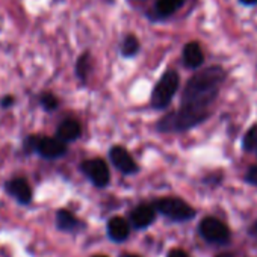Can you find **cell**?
<instances>
[{"instance_id":"cell-1","label":"cell","mask_w":257,"mask_h":257,"mask_svg":"<svg viewBox=\"0 0 257 257\" xmlns=\"http://www.w3.org/2000/svg\"><path fill=\"white\" fill-rule=\"evenodd\" d=\"M225 80V71L218 67H209L197 74H194L182 95V106H191V107H201L207 109L210 103L215 101V98L219 94V88L222 82Z\"/></svg>"},{"instance_id":"cell-2","label":"cell","mask_w":257,"mask_h":257,"mask_svg":"<svg viewBox=\"0 0 257 257\" xmlns=\"http://www.w3.org/2000/svg\"><path fill=\"white\" fill-rule=\"evenodd\" d=\"M207 116H209L207 109L182 106L180 109L167 113L165 116H162L158 121V131L162 134L186 132L189 128L204 122L207 119Z\"/></svg>"},{"instance_id":"cell-3","label":"cell","mask_w":257,"mask_h":257,"mask_svg":"<svg viewBox=\"0 0 257 257\" xmlns=\"http://www.w3.org/2000/svg\"><path fill=\"white\" fill-rule=\"evenodd\" d=\"M179 74L176 71H165L164 76L156 83L152 94V106L155 109H165L179 89Z\"/></svg>"},{"instance_id":"cell-4","label":"cell","mask_w":257,"mask_h":257,"mask_svg":"<svg viewBox=\"0 0 257 257\" xmlns=\"http://www.w3.org/2000/svg\"><path fill=\"white\" fill-rule=\"evenodd\" d=\"M25 147L28 150H35L44 159H58L67 153V146L59 138L47 137H29Z\"/></svg>"},{"instance_id":"cell-5","label":"cell","mask_w":257,"mask_h":257,"mask_svg":"<svg viewBox=\"0 0 257 257\" xmlns=\"http://www.w3.org/2000/svg\"><path fill=\"white\" fill-rule=\"evenodd\" d=\"M155 207L159 213L173 221H189L195 216V210L180 198H159L156 200Z\"/></svg>"},{"instance_id":"cell-6","label":"cell","mask_w":257,"mask_h":257,"mask_svg":"<svg viewBox=\"0 0 257 257\" xmlns=\"http://www.w3.org/2000/svg\"><path fill=\"white\" fill-rule=\"evenodd\" d=\"M200 233L201 236L210 243H227L230 240V230L228 227L219 221L218 218L207 216L200 222Z\"/></svg>"},{"instance_id":"cell-7","label":"cell","mask_w":257,"mask_h":257,"mask_svg":"<svg viewBox=\"0 0 257 257\" xmlns=\"http://www.w3.org/2000/svg\"><path fill=\"white\" fill-rule=\"evenodd\" d=\"M82 171L85 176L98 188H104L110 180V173L107 168V164L103 159H89L82 164Z\"/></svg>"},{"instance_id":"cell-8","label":"cell","mask_w":257,"mask_h":257,"mask_svg":"<svg viewBox=\"0 0 257 257\" xmlns=\"http://www.w3.org/2000/svg\"><path fill=\"white\" fill-rule=\"evenodd\" d=\"M109 158L110 162L113 164V167L116 170H119L122 174H134L138 171V165L134 161V158L131 156L124 147L121 146H115L109 150Z\"/></svg>"},{"instance_id":"cell-9","label":"cell","mask_w":257,"mask_h":257,"mask_svg":"<svg viewBox=\"0 0 257 257\" xmlns=\"http://www.w3.org/2000/svg\"><path fill=\"white\" fill-rule=\"evenodd\" d=\"M156 207L150 204H140L131 213V221L137 228H146L156 219Z\"/></svg>"},{"instance_id":"cell-10","label":"cell","mask_w":257,"mask_h":257,"mask_svg":"<svg viewBox=\"0 0 257 257\" xmlns=\"http://www.w3.org/2000/svg\"><path fill=\"white\" fill-rule=\"evenodd\" d=\"M7 189L17 201H20L23 204H28L32 198V191H31V186L26 179L19 177V179L10 180L7 185Z\"/></svg>"},{"instance_id":"cell-11","label":"cell","mask_w":257,"mask_h":257,"mask_svg":"<svg viewBox=\"0 0 257 257\" xmlns=\"http://www.w3.org/2000/svg\"><path fill=\"white\" fill-rule=\"evenodd\" d=\"M80 132H82L80 124L73 118H67L59 124L56 131V138H59L64 143H73L80 137Z\"/></svg>"},{"instance_id":"cell-12","label":"cell","mask_w":257,"mask_h":257,"mask_svg":"<svg viewBox=\"0 0 257 257\" xmlns=\"http://www.w3.org/2000/svg\"><path fill=\"white\" fill-rule=\"evenodd\" d=\"M131 233V227H128L127 221L122 219L121 216H113L107 222V234L112 240L115 242H122L128 237Z\"/></svg>"},{"instance_id":"cell-13","label":"cell","mask_w":257,"mask_h":257,"mask_svg":"<svg viewBox=\"0 0 257 257\" xmlns=\"http://www.w3.org/2000/svg\"><path fill=\"white\" fill-rule=\"evenodd\" d=\"M183 62L188 68H198L204 62V55L198 43H188L183 47Z\"/></svg>"},{"instance_id":"cell-14","label":"cell","mask_w":257,"mask_h":257,"mask_svg":"<svg viewBox=\"0 0 257 257\" xmlns=\"http://www.w3.org/2000/svg\"><path fill=\"white\" fill-rule=\"evenodd\" d=\"M56 224L64 231H73V230H76L80 225L79 221H77V218L71 212H68V210H59L58 212V215H56Z\"/></svg>"},{"instance_id":"cell-15","label":"cell","mask_w":257,"mask_h":257,"mask_svg":"<svg viewBox=\"0 0 257 257\" xmlns=\"http://www.w3.org/2000/svg\"><path fill=\"white\" fill-rule=\"evenodd\" d=\"M185 4V0H158L156 11L162 17H168L174 14L177 10H180Z\"/></svg>"},{"instance_id":"cell-16","label":"cell","mask_w":257,"mask_h":257,"mask_svg":"<svg viewBox=\"0 0 257 257\" xmlns=\"http://www.w3.org/2000/svg\"><path fill=\"white\" fill-rule=\"evenodd\" d=\"M140 52V41L135 35H127L121 43V55L124 58H134Z\"/></svg>"},{"instance_id":"cell-17","label":"cell","mask_w":257,"mask_h":257,"mask_svg":"<svg viewBox=\"0 0 257 257\" xmlns=\"http://www.w3.org/2000/svg\"><path fill=\"white\" fill-rule=\"evenodd\" d=\"M89 70H91V56H89V53H83L76 64V74L80 80L85 82Z\"/></svg>"},{"instance_id":"cell-18","label":"cell","mask_w":257,"mask_h":257,"mask_svg":"<svg viewBox=\"0 0 257 257\" xmlns=\"http://www.w3.org/2000/svg\"><path fill=\"white\" fill-rule=\"evenodd\" d=\"M242 147L246 152H251V150L257 149V124L252 125L249 131L245 134V137L242 140Z\"/></svg>"},{"instance_id":"cell-19","label":"cell","mask_w":257,"mask_h":257,"mask_svg":"<svg viewBox=\"0 0 257 257\" xmlns=\"http://www.w3.org/2000/svg\"><path fill=\"white\" fill-rule=\"evenodd\" d=\"M41 104L44 106L46 110H55L59 106V101H58V98L53 94L46 92V94L41 95Z\"/></svg>"},{"instance_id":"cell-20","label":"cell","mask_w":257,"mask_h":257,"mask_svg":"<svg viewBox=\"0 0 257 257\" xmlns=\"http://www.w3.org/2000/svg\"><path fill=\"white\" fill-rule=\"evenodd\" d=\"M245 180H246L249 185L257 186V165L249 167V170H248L246 174H245Z\"/></svg>"},{"instance_id":"cell-21","label":"cell","mask_w":257,"mask_h":257,"mask_svg":"<svg viewBox=\"0 0 257 257\" xmlns=\"http://www.w3.org/2000/svg\"><path fill=\"white\" fill-rule=\"evenodd\" d=\"M168 257H189V255H188L183 249H179V248H177V249H173V251L168 254Z\"/></svg>"},{"instance_id":"cell-22","label":"cell","mask_w":257,"mask_h":257,"mask_svg":"<svg viewBox=\"0 0 257 257\" xmlns=\"http://www.w3.org/2000/svg\"><path fill=\"white\" fill-rule=\"evenodd\" d=\"M14 103V97H11V95H7V97H4V100H2V104L4 107H7V106H11Z\"/></svg>"},{"instance_id":"cell-23","label":"cell","mask_w":257,"mask_h":257,"mask_svg":"<svg viewBox=\"0 0 257 257\" xmlns=\"http://www.w3.org/2000/svg\"><path fill=\"white\" fill-rule=\"evenodd\" d=\"M239 2H240L242 5H248V7H251V5H257V0H239Z\"/></svg>"},{"instance_id":"cell-24","label":"cell","mask_w":257,"mask_h":257,"mask_svg":"<svg viewBox=\"0 0 257 257\" xmlns=\"http://www.w3.org/2000/svg\"><path fill=\"white\" fill-rule=\"evenodd\" d=\"M251 234H255L257 236V221L252 224V227H251Z\"/></svg>"},{"instance_id":"cell-25","label":"cell","mask_w":257,"mask_h":257,"mask_svg":"<svg viewBox=\"0 0 257 257\" xmlns=\"http://www.w3.org/2000/svg\"><path fill=\"white\" fill-rule=\"evenodd\" d=\"M121 257H140V255H135V254H124Z\"/></svg>"},{"instance_id":"cell-26","label":"cell","mask_w":257,"mask_h":257,"mask_svg":"<svg viewBox=\"0 0 257 257\" xmlns=\"http://www.w3.org/2000/svg\"><path fill=\"white\" fill-rule=\"evenodd\" d=\"M218 257H231L230 254H221V255H218Z\"/></svg>"},{"instance_id":"cell-27","label":"cell","mask_w":257,"mask_h":257,"mask_svg":"<svg viewBox=\"0 0 257 257\" xmlns=\"http://www.w3.org/2000/svg\"><path fill=\"white\" fill-rule=\"evenodd\" d=\"M94 257H106V255H94Z\"/></svg>"}]
</instances>
